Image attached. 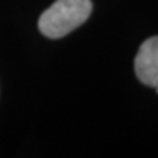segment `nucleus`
<instances>
[{"label":"nucleus","mask_w":158,"mask_h":158,"mask_svg":"<svg viewBox=\"0 0 158 158\" xmlns=\"http://www.w3.org/2000/svg\"><path fill=\"white\" fill-rule=\"evenodd\" d=\"M91 0H57L38 20V28L49 38H61L90 17Z\"/></svg>","instance_id":"f257e3e1"},{"label":"nucleus","mask_w":158,"mask_h":158,"mask_svg":"<svg viewBox=\"0 0 158 158\" xmlns=\"http://www.w3.org/2000/svg\"><path fill=\"white\" fill-rule=\"evenodd\" d=\"M135 69L140 82L154 88L158 87V36L148 38L140 46Z\"/></svg>","instance_id":"f03ea898"}]
</instances>
